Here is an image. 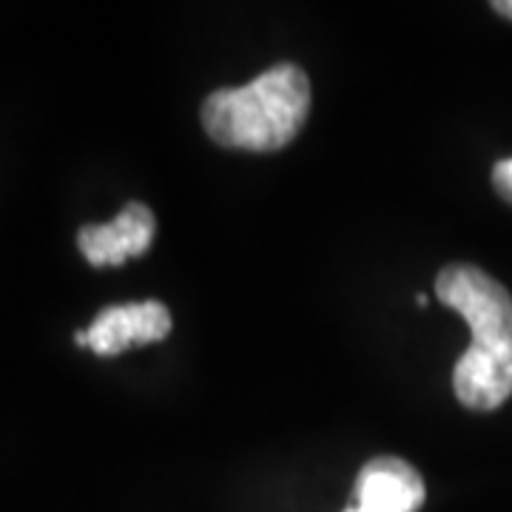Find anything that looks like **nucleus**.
Returning <instances> with one entry per match:
<instances>
[{
  "label": "nucleus",
  "instance_id": "f257e3e1",
  "mask_svg": "<svg viewBox=\"0 0 512 512\" xmlns=\"http://www.w3.org/2000/svg\"><path fill=\"white\" fill-rule=\"evenodd\" d=\"M436 296L464 316L473 342L453 370L458 402L470 410H495L512 396V296L476 265H447Z\"/></svg>",
  "mask_w": 512,
  "mask_h": 512
},
{
  "label": "nucleus",
  "instance_id": "f03ea898",
  "mask_svg": "<svg viewBox=\"0 0 512 512\" xmlns=\"http://www.w3.org/2000/svg\"><path fill=\"white\" fill-rule=\"evenodd\" d=\"M311 111V83L296 63H279L248 86L220 89L202 103L205 134L225 148L279 151Z\"/></svg>",
  "mask_w": 512,
  "mask_h": 512
},
{
  "label": "nucleus",
  "instance_id": "7ed1b4c3",
  "mask_svg": "<svg viewBox=\"0 0 512 512\" xmlns=\"http://www.w3.org/2000/svg\"><path fill=\"white\" fill-rule=\"evenodd\" d=\"M157 220L143 202H128L126 208L106 225H86L77 234L80 254L94 268H117L128 259L143 256L154 242Z\"/></svg>",
  "mask_w": 512,
  "mask_h": 512
},
{
  "label": "nucleus",
  "instance_id": "20e7f679",
  "mask_svg": "<svg viewBox=\"0 0 512 512\" xmlns=\"http://www.w3.org/2000/svg\"><path fill=\"white\" fill-rule=\"evenodd\" d=\"M89 348L97 356H117L134 345L160 342L171 333V313L163 302H128V305H111L92 322Z\"/></svg>",
  "mask_w": 512,
  "mask_h": 512
},
{
  "label": "nucleus",
  "instance_id": "39448f33",
  "mask_svg": "<svg viewBox=\"0 0 512 512\" xmlns=\"http://www.w3.org/2000/svg\"><path fill=\"white\" fill-rule=\"evenodd\" d=\"M424 481L407 461L382 456L367 461L356 478V504L345 512H419Z\"/></svg>",
  "mask_w": 512,
  "mask_h": 512
},
{
  "label": "nucleus",
  "instance_id": "423d86ee",
  "mask_svg": "<svg viewBox=\"0 0 512 512\" xmlns=\"http://www.w3.org/2000/svg\"><path fill=\"white\" fill-rule=\"evenodd\" d=\"M493 185H495V191H498L504 200L512 202V157L510 160H501V163H495Z\"/></svg>",
  "mask_w": 512,
  "mask_h": 512
},
{
  "label": "nucleus",
  "instance_id": "0eeeda50",
  "mask_svg": "<svg viewBox=\"0 0 512 512\" xmlns=\"http://www.w3.org/2000/svg\"><path fill=\"white\" fill-rule=\"evenodd\" d=\"M493 9L498 12V15H504V18L512 20V0H495Z\"/></svg>",
  "mask_w": 512,
  "mask_h": 512
},
{
  "label": "nucleus",
  "instance_id": "6e6552de",
  "mask_svg": "<svg viewBox=\"0 0 512 512\" xmlns=\"http://www.w3.org/2000/svg\"><path fill=\"white\" fill-rule=\"evenodd\" d=\"M74 342H77L80 348H86V345H89V333H86V330H77V333H74Z\"/></svg>",
  "mask_w": 512,
  "mask_h": 512
}]
</instances>
